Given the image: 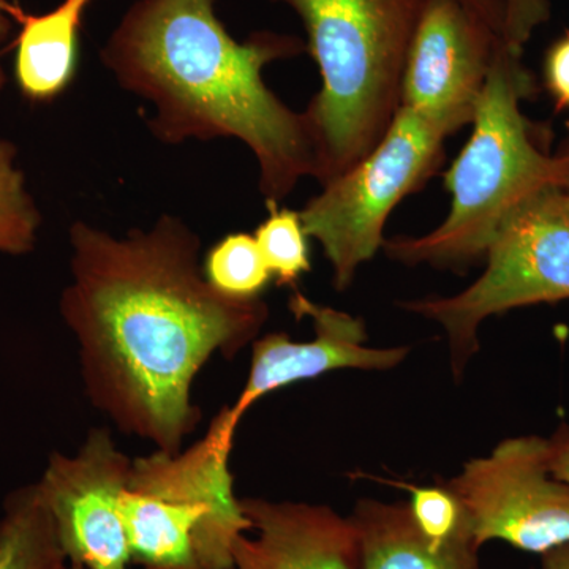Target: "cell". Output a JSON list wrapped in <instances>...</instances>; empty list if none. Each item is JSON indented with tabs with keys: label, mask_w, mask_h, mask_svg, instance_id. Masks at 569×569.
<instances>
[{
	"label": "cell",
	"mask_w": 569,
	"mask_h": 569,
	"mask_svg": "<svg viewBox=\"0 0 569 569\" xmlns=\"http://www.w3.org/2000/svg\"><path fill=\"white\" fill-rule=\"evenodd\" d=\"M69 244L59 310L86 396L122 433L179 451L203 417L194 380L213 356L234 358L258 339L268 306L216 290L200 236L173 213L123 236L77 220Z\"/></svg>",
	"instance_id": "cell-1"
},
{
	"label": "cell",
	"mask_w": 569,
	"mask_h": 569,
	"mask_svg": "<svg viewBox=\"0 0 569 569\" xmlns=\"http://www.w3.org/2000/svg\"><path fill=\"white\" fill-rule=\"evenodd\" d=\"M217 0H134L114 26L100 62L122 91L152 107L148 121L164 144L236 140L253 153L266 204H280L316 178L312 129L269 89L266 67L298 58L306 41L253 32L238 41Z\"/></svg>",
	"instance_id": "cell-2"
},
{
	"label": "cell",
	"mask_w": 569,
	"mask_h": 569,
	"mask_svg": "<svg viewBox=\"0 0 569 569\" xmlns=\"http://www.w3.org/2000/svg\"><path fill=\"white\" fill-rule=\"evenodd\" d=\"M538 92L522 48L498 41L470 140L445 173L451 194L447 219L422 236L385 239L388 258L406 266L467 269L486 260L508 220L550 187L569 186L567 164L549 151L545 130L527 118Z\"/></svg>",
	"instance_id": "cell-3"
},
{
	"label": "cell",
	"mask_w": 569,
	"mask_h": 569,
	"mask_svg": "<svg viewBox=\"0 0 569 569\" xmlns=\"http://www.w3.org/2000/svg\"><path fill=\"white\" fill-rule=\"evenodd\" d=\"M290 7L321 77L306 108L316 178L331 182L361 162L400 108L408 50L427 0H269Z\"/></svg>",
	"instance_id": "cell-4"
},
{
	"label": "cell",
	"mask_w": 569,
	"mask_h": 569,
	"mask_svg": "<svg viewBox=\"0 0 569 569\" xmlns=\"http://www.w3.org/2000/svg\"><path fill=\"white\" fill-rule=\"evenodd\" d=\"M236 427L224 410L189 448L133 459L123 496L132 563L144 569H234L252 523L234 493Z\"/></svg>",
	"instance_id": "cell-5"
},
{
	"label": "cell",
	"mask_w": 569,
	"mask_h": 569,
	"mask_svg": "<svg viewBox=\"0 0 569 569\" xmlns=\"http://www.w3.org/2000/svg\"><path fill=\"white\" fill-rule=\"evenodd\" d=\"M452 133L447 123L400 107L376 148L299 211L307 236L331 264L337 291H346L359 268L383 249L389 216L437 173Z\"/></svg>",
	"instance_id": "cell-6"
},
{
	"label": "cell",
	"mask_w": 569,
	"mask_h": 569,
	"mask_svg": "<svg viewBox=\"0 0 569 569\" xmlns=\"http://www.w3.org/2000/svg\"><path fill=\"white\" fill-rule=\"evenodd\" d=\"M561 189L550 187L515 212L490 246L485 272L466 290L400 305L445 329L455 376L479 350V328L489 317L569 299V209Z\"/></svg>",
	"instance_id": "cell-7"
},
{
	"label": "cell",
	"mask_w": 569,
	"mask_h": 569,
	"mask_svg": "<svg viewBox=\"0 0 569 569\" xmlns=\"http://www.w3.org/2000/svg\"><path fill=\"white\" fill-rule=\"evenodd\" d=\"M443 486L478 549L505 541L541 556L569 542V485L550 470L548 438H507Z\"/></svg>",
	"instance_id": "cell-8"
},
{
	"label": "cell",
	"mask_w": 569,
	"mask_h": 569,
	"mask_svg": "<svg viewBox=\"0 0 569 569\" xmlns=\"http://www.w3.org/2000/svg\"><path fill=\"white\" fill-rule=\"evenodd\" d=\"M130 459L107 427L89 430L74 455L52 452L37 481L67 561L84 569H129L123 518Z\"/></svg>",
	"instance_id": "cell-9"
},
{
	"label": "cell",
	"mask_w": 569,
	"mask_h": 569,
	"mask_svg": "<svg viewBox=\"0 0 569 569\" xmlns=\"http://www.w3.org/2000/svg\"><path fill=\"white\" fill-rule=\"evenodd\" d=\"M501 39L460 0H427L408 50L400 107L455 132L470 126Z\"/></svg>",
	"instance_id": "cell-10"
},
{
	"label": "cell",
	"mask_w": 569,
	"mask_h": 569,
	"mask_svg": "<svg viewBox=\"0 0 569 569\" xmlns=\"http://www.w3.org/2000/svg\"><path fill=\"white\" fill-rule=\"evenodd\" d=\"M290 309L296 317L312 320L316 336L298 342L284 332H271L254 340L244 388L233 406L224 407L228 421L236 429L247 411L271 392L332 370H391L410 351L407 347L366 346L367 331L361 318L317 305L299 291L290 299Z\"/></svg>",
	"instance_id": "cell-11"
},
{
	"label": "cell",
	"mask_w": 569,
	"mask_h": 569,
	"mask_svg": "<svg viewBox=\"0 0 569 569\" xmlns=\"http://www.w3.org/2000/svg\"><path fill=\"white\" fill-rule=\"evenodd\" d=\"M254 537L234 546V569H359L350 516L326 505L241 498Z\"/></svg>",
	"instance_id": "cell-12"
},
{
	"label": "cell",
	"mask_w": 569,
	"mask_h": 569,
	"mask_svg": "<svg viewBox=\"0 0 569 569\" xmlns=\"http://www.w3.org/2000/svg\"><path fill=\"white\" fill-rule=\"evenodd\" d=\"M358 535L359 569H482L466 519L443 545L422 537L408 503L361 500L350 516Z\"/></svg>",
	"instance_id": "cell-13"
},
{
	"label": "cell",
	"mask_w": 569,
	"mask_h": 569,
	"mask_svg": "<svg viewBox=\"0 0 569 569\" xmlns=\"http://www.w3.org/2000/svg\"><path fill=\"white\" fill-rule=\"evenodd\" d=\"M93 0H62L47 13H28L6 3V13L20 32L14 54V80L26 99L44 103L58 99L74 80L78 41L86 11Z\"/></svg>",
	"instance_id": "cell-14"
},
{
	"label": "cell",
	"mask_w": 569,
	"mask_h": 569,
	"mask_svg": "<svg viewBox=\"0 0 569 569\" xmlns=\"http://www.w3.org/2000/svg\"><path fill=\"white\" fill-rule=\"evenodd\" d=\"M67 565L37 482L13 490L0 518V569H66Z\"/></svg>",
	"instance_id": "cell-15"
},
{
	"label": "cell",
	"mask_w": 569,
	"mask_h": 569,
	"mask_svg": "<svg viewBox=\"0 0 569 569\" xmlns=\"http://www.w3.org/2000/svg\"><path fill=\"white\" fill-rule=\"evenodd\" d=\"M40 227L39 206L18 167V149L0 138V253L22 257L33 252Z\"/></svg>",
	"instance_id": "cell-16"
},
{
	"label": "cell",
	"mask_w": 569,
	"mask_h": 569,
	"mask_svg": "<svg viewBox=\"0 0 569 569\" xmlns=\"http://www.w3.org/2000/svg\"><path fill=\"white\" fill-rule=\"evenodd\" d=\"M208 282L220 293L233 298H261L274 280L263 260L253 234L224 236L209 250L203 261Z\"/></svg>",
	"instance_id": "cell-17"
},
{
	"label": "cell",
	"mask_w": 569,
	"mask_h": 569,
	"mask_svg": "<svg viewBox=\"0 0 569 569\" xmlns=\"http://www.w3.org/2000/svg\"><path fill=\"white\" fill-rule=\"evenodd\" d=\"M269 216L254 231L266 266L280 284H295L310 271L309 236L301 213L280 204H266Z\"/></svg>",
	"instance_id": "cell-18"
},
{
	"label": "cell",
	"mask_w": 569,
	"mask_h": 569,
	"mask_svg": "<svg viewBox=\"0 0 569 569\" xmlns=\"http://www.w3.org/2000/svg\"><path fill=\"white\" fill-rule=\"evenodd\" d=\"M403 489L410 490L408 507L422 537L433 545H443L458 533L463 523L462 509L443 485L433 488L403 486Z\"/></svg>",
	"instance_id": "cell-19"
},
{
	"label": "cell",
	"mask_w": 569,
	"mask_h": 569,
	"mask_svg": "<svg viewBox=\"0 0 569 569\" xmlns=\"http://www.w3.org/2000/svg\"><path fill=\"white\" fill-rule=\"evenodd\" d=\"M503 40L523 50L535 31L550 20V0H503Z\"/></svg>",
	"instance_id": "cell-20"
},
{
	"label": "cell",
	"mask_w": 569,
	"mask_h": 569,
	"mask_svg": "<svg viewBox=\"0 0 569 569\" xmlns=\"http://www.w3.org/2000/svg\"><path fill=\"white\" fill-rule=\"evenodd\" d=\"M542 80L557 110H569V31L561 33L546 51Z\"/></svg>",
	"instance_id": "cell-21"
},
{
	"label": "cell",
	"mask_w": 569,
	"mask_h": 569,
	"mask_svg": "<svg viewBox=\"0 0 569 569\" xmlns=\"http://www.w3.org/2000/svg\"><path fill=\"white\" fill-rule=\"evenodd\" d=\"M550 470L569 485V425L561 422L548 438Z\"/></svg>",
	"instance_id": "cell-22"
},
{
	"label": "cell",
	"mask_w": 569,
	"mask_h": 569,
	"mask_svg": "<svg viewBox=\"0 0 569 569\" xmlns=\"http://www.w3.org/2000/svg\"><path fill=\"white\" fill-rule=\"evenodd\" d=\"M468 9L478 13L493 31L503 37L505 31V3L503 0H460Z\"/></svg>",
	"instance_id": "cell-23"
},
{
	"label": "cell",
	"mask_w": 569,
	"mask_h": 569,
	"mask_svg": "<svg viewBox=\"0 0 569 569\" xmlns=\"http://www.w3.org/2000/svg\"><path fill=\"white\" fill-rule=\"evenodd\" d=\"M541 569H569V542L541 553Z\"/></svg>",
	"instance_id": "cell-24"
},
{
	"label": "cell",
	"mask_w": 569,
	"mask_h": 569,
	"mask_svg": "<svg viewBox=\"0 0 569 569\" xmlns=\"http://www.w3.org/2000/svg\"><path fill=\"white\" fill-rule=\"evenodd\" d=\"M7 2H9V0H0V44L9 39L11 31H13V21H11L9 14L6 13Z\"/></svg>",
	"instance_id": "cell-25"
},
{
	"label": "cell",
	"mask_w": 569,
	"mask_h": 569,
	"mask_svg": "<svg viewBox=\"0 0 569 569\" xmlns=\"http://www.w3.org/2000/svg\"><path fill=\"white\" fill-rule=\"evenodd\" d=\"M568 130H569V122H568ZM559 156L561 157V160H563L565 164H567L568 171H569V133L567 137V140L563 141V144H561V148L559 151H557Z\"/></svg>",
	"instance_id": "cell-26"
},
{
	"label": "cell",
	"mask_w": 569,
	"mask_h": 569,
	"mask_svg": "<svg viewBox=\"0 0 569 569\" xmlns=\"http://www.w3.org/2000/svg\"><path fill=\"white\" fill-rule=\"evenodd\" d=\"M6 71H3L2 66H0V93H2L3 88H6Z\"/></svg>",
	"instance_id": "cell-27"
},
{
	"label": "cell",
	"mask_w": 569,
	"mask_h": 569,
	"mask_svg": "<svg viewBox=\"0 0 569 569\" xmlns=\"http://www.w3.org/2000/svg\"><path fill=\"white\" fill-rule=\"evenodd\" d=\"M561 194H563L565 204H567V208L569 209V186L561 189Z\"/></svg>",
	"instance_id": "cell-28"
},
{
	"label": "cell",
	"mask_w": 569,
	"mask_h": 569,
	"mask_svg": "<svg viewBox=\"0 0 569 569\" xmlns=\"http://www.w3.org/2000/svg\"><path fill=\"white\" fill-rule=\"evenodd\" d=\"M66 569H84V568H81V567H78V565H67V568Z\"/></svg>",
	"instance_id": "cell-29"
}]
</instances>
